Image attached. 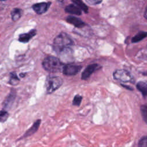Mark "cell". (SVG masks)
I'll use <instances>...</instances> for the list:
<instances>
[{
  "label": "cell",
  "instance_id": "1",
  "mask_svg": "<svg viewBox=\"0 0 147 147\" xmlns=\"http://www.w3.org/2000/svg\"><path fill=\"white\" fill-rule=\"evenodd\" d=\"M74 44V41L71 37L65 32H61L53 40V48L59 55L63 50L71 48Z\"/></svg>",
  "mask_w": 147,
  "mask_h": 147
},
{
  "label": "cell",
  "instance_id": "2",
  "mask_svg": "<svg viewBox=\"0 0 147 147\" xmlns=\"http://www.w3.org/2000/svg\"><path fill=\"white\" fill-rule=\"evenodd\" d=\"M63 64L60 59L53 56L46 57L42 62L43 68L51 73H56L61 71L63 66Z\"/></svg>",
  "mask_w": 147,
  "mask_h": 147
},
{
  "label": "cell",
  "instance_id": "3",
  "mask_svg": "<svg viewBox=\"0 0 147 147\" xmlns=\"http://www.w3.org/2000/svg\"><path fill=\"white\" fill-rule=\"evenodd\" d=\"M63 80L58 76H48L45 80V88L48 94H51L59 88L63 84Z\"/></svg>",
  "mask_w": 147,
  "mask_h": 147
},
{
  "label": "cell",
  "instance_id": "4",
  "mask_svg": "<svg viewBox=\"0 0 147 147\" xmlns=\"http://www.w3.org/2000/svg\"><path fill=\"white\" fill-rule=\"evenodd\" d=\"M114 79L122 82H133L134 78L131 74L124 69H118L114 71L113 74Z\"/></svg>",
  "mask_w": 147,
  "mask_h": 147
},
{
  "label": "cell",
  "instance_id": "5",
  "mask_svg": "<svg viewBox=\"0 0 147 147\" xmlns=\"http://www.w3.org/2000/svg\"><path fill=\"white\" fill-rule=\"evenodd\" d=\"M82 68V66L71 63L63 65L62 72L64 75L67 76H73L79 73Z\"/></svg>",
  "mask_w": 147,
  "mask_h": 147
},
{
  "label": "cell",
  "instance_id": "6",
  "mask_svg": "<svg viewBox=\"0 0 147 147\" xmlns=\"http://www.w3.org/2000/svg\"><path fill=\"white\" fill-rule=\"evenodd\" d=\"M102 66L98 64H89L82 72L81 75V78L82 80L88 79L90 76L95 72L96 71L100 69Z\"/></svg>",
  "mask_w": 147,
  "mask_h": 147
},
{
  "label": "cell",
  "instance_id": "7",
  "mask_svg": "<svg viewBox=\"0 0 147 147\" xmlns=\"http://www.w3.org/2000/svg\"><path fill=\"white\" fill-rule=\"evenodd\" d=\"M51 2H42L40 3H36L32 5V9L36 14L40 15L47 11L48 9L51 6Z\"/></svg>",
  "mask_w": 147,
  "mask_h": 147
},
{
  "label": "cell",
  "instance_id": "8",
  "mask_svg": "<svg viewBox=\"0 0 147 147\" xmlns=\"http://www.w3.org/2000/svg\"><path fill=\"white\" fill-rule=\"evenodd\" d=\"M65 20L67 22H68L70 24L73 25L75 27L81 29L82 28H84L87 25L83 22L81 19L77 17L74 16H68L66 17Z\"/></svg>",
  "mask_w": 147,
  "mask_h": 147
},
{
  "label": "cell",
  "instance_id": "9",
  "mask_svg": "<svg viewBox=\"0 0 147 147\" xmlns=\"http://www.w3.org/2000/svg\"><path fill=\"white\" fill-rule=\"evenodd\" d=\"M37 33V30L35 29L30 30L28 33H22L20 34L18 37V41L21 42L26 43L29 41V40L32 38Z\"/></svg>",
  "mask_w": 147,
  "mask_h": 147
},
{
  "label": "cell",
  "instance_id": "10",
  "mask_svg": "<svg viewBox=\"0 0 147 147\" xmlns=\"http://www.w3.org/2000/svg\"><path fill=\"white\" fill-rule=\"evenodd\" d=\"M41 121L40 119L36 120L34 122L33 125L28 130H26V131L25 133V134L23 135V136L21 138H26V137L30 136L32 134H33L34 133H35L38 129V127H39V126L40 125V123H41Z\"/></svg>",
  "mask_w": 147,
  "mask_h": 147
},
{
  "label": "cell",
  "instance_id": "11",
  "mask_svg": "<svg viewBox=\"0 0 147 147\" xmlns=\"http://www.w3.org/2000/svg\"><path fill=\"white\" fill-rule=\"evenodd\" d=\"M65 12L76 16H80L82 14V10L75 4H69L65 8Z\"/></svg>",
  "mask_w": 147,
  "mask_h": 147
},
{
  "label": "cell",
  "instance_id": "12",
  "mask_svg": "<svg viewBox=\"0 0 147 147\" xmlns=\"http://www.w3.org/2000/svg\"><path fill=\"white\" fill-rule=\"evenodd\" d=\"M136 87L141 92L142 96L145 98L147 95V84L145 82L140 81L136 84Z\"/></svg>",
  "mask_w": 147,
  "mask_h": 147
},
{
  "label": "cell",
  "instance_id": "13",
  "mask_svg": "<svg viewBox=\"0 0 147 147\" xmlns=\"http://www.w3.org/2000/svg\"><path fill=\"white\" fill-rule=\"evenodd\" d=\"M147 35V33L146 32L141 31L137 33L133 37L131 38V42L133 43H136L138 42L143 39H144Z\"/></svg>",
  "mask_w": 147,
  "mask_h": 147
},
{
  "label": "cell",
  "instance_id": "14",
  "mask_svg": "<svg viewBox=\"0 0 147 147\" xmlns=\"http://www.w3.org/2000/svg\"><path fill=\"white\" fill-rule=\"evenodd\" d=\"M22 11L21 9L19 8H14L11 12V19L13 21H16L18 20L22 16Z\"/></svg>",
  "mask_w": 147,
  "mask_h": 147
},
{
  "label": "cell",
  "instance_id": "15",
  "mask_svg": "<svg viewBox=\"0 0 147 147\" xmlns=\"http://www.w3.org/2000/svg\"><path fill=\"white\" fill-rule=\"evenodd\" d=\"M72 2L75 5H76L81 10H83L86 13H88V7L82 1H80V0H72Z\"/></svg>",
  "mask_w": 147,
  "mask_h": 147
},
{
  "label": "cell",
  "instance_id": "16",
  "mask_svg": "<svg viewBox=\"0 0 147 147\" xmlns=\"http://www.w3.org/2000/svg\"><path fill=\"white\" fill-rule=\"evenodd\" d=\"M20 82V79L17 76V74L15 72H12L10 74V80L9 83L13 86H16L18 84V82Z\"/></svg>",
  "mask_w": 147,
  "mask_h": 147
},
{
  "label": "cell",
  "instance_id": "17",
  "mask_svg": "<svg viewBox=\"0 0 147 147\" xmlns=\"http://www.w3.org/2000/svg\"><path fill=\"white\" fill-rule=\"evenodd\" d=\"M82 99H83V97L82 96L79 95V94H77L76 95L74 99H73V100H72V105L74 106H79L81 102H82Z\"/></svg>",
  "mask_w": 147,
  "mask_h": 147
},
{
  "label": "cell",
  "instance_id": "18",
  "mask_svg": "<svg viewBox=\"0 0 147 147\" xmlns=\"http://www.w3.org/2000/svg\"><path fill=\"white\" fill-rule=\"evenodd\" d=\"M141 113L142 115V117L145 121V123H146V119H147V106L146 105H142L141 106Z\"/></svg>",
  "mask_w": 147,
  "mask_h": 147
},
{
  "label": "cell",
  "instance_id": "19",
  "mask_svg": "<svg viewBox=\"0 0 147 147\" xmlns=\"http://www.w3.org/2000/svg\"><path fill=\"white\" fill-rule=\"evenodd\" d=\"M9 114L6 111L1 110L0 111V122H5L8 118Z\"/></svg>",
  "mask_w": 147,
  "mask_h": 147
},
{
  "label": "cell",
  "instance_id": "20",
  "mask_svg": "<svg viewBox=\"0 0 147 147\" xmlns=\"http://www.w3.org/2000/svg\"><path fill=\"white\" fill-rule=\"evenodd\" d=\"M138 147H147V136H144L141 138L138 142Z\"/></svg>",
  "mask_w": 147,
  "mask_h": 147
},
{
  "label": "cell",
  "instance_id": "21",
  "mask_svg": "<svg viewBox=\"0 0 147 147\" xmlns=\"http://www.w3.org/2000/svg\"><path fill=\"white\" fill-rule=\"evenodd\" d=\"M86 2L89 3L90 5H96L99 3H100L102 1H98V0H87L86 1Z\"/></svg>",
  "mask_w": 147,
  "mask_h": 147
},
{
  "label": "cell",
  "instance_id": "22",
  "mask_svg": "<svg viewBox=\"0 0 147 147\" xmlns=\"http://www.w3.org/2000/svg\"><path fill=\"white\" fill-rule=\"evenodd\" d=\"M123 87H125V88H127V90H133V89L131 87H130V86H126V85H125V84H121Z\"/></svg>",
  "mask_w": 147,
  "mask_h": 147
},
{
  "label": "cell",
  "instance_id": "23",
  "mask_svg": "<svg viewBox=\"0 0 147 147\" xmlns=\"http://www.w3.org/2000/svg\"><path fill=\"white\" fill-rule=\"evenodd\" d=\"M146 11H147V9H146V8H145V11H144V17L146 19Z\"/></svg>",
  "mask_w": 147,
  "mask_h": 147
}]
</instances>
